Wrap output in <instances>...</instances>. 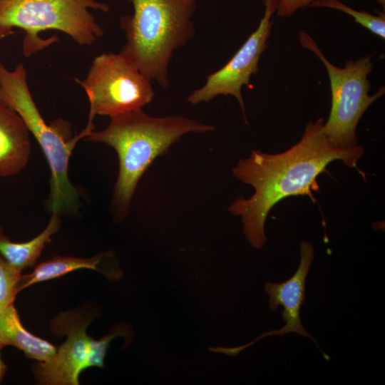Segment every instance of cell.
Here are the masks:
<instances>
[{"label":"cell","mask_w":385,"mask_h":385,"mask_svg":"<svg viewBox=\"0 0 385 385\" xmlns=\"http://www.w3.org/2000/svg\"><path fill=\"white\" fill-rule=\"evenodd\" d=\"M324 118L309 122L299 141L288 150L270 154L254 150L232 168L233 175L253 187L250 197L237 198L228 211L241 217L244 234L250 244L261 249L267 241L266 219L272 208L289 196L307 195L312 201V190L318 189L317 178L334 160L356 168L364 148L355 145L342 148L328 139Z\"/></svg>","instance_id":"obj_1"},{"label":"cell","mask_w":385,"mask_h":385,"mask_svg":"<svg viewBox=\"0 0 385 385\" xmlns=\"http://www.w3.org/2000/svg\"><path fill=\"white\" fill-rule=\"evenodd\" d=\"M215 128L183 115L153 117L142 109L111 118L107 128L90 133L85 139L103 143L117 153L119 173L113 206L117 215L128 213L133 196L144 173L159 156L188 133H205Z\"/></svg>","instance_id":"obj_2"},{"label":"cell","mask_w":385,"mask_h":385,"mask_svg":"<svg viewBox=\"0 0 385 385\" xmlns=\"http://www.w3.org/2000/svg\"><path fill=\"white\" fill-rule=\"evenodd\" d=\"M127 1L133 14L120 20L126 36L120 53L148 80L167 88L173 51L194 35L191 16L197 0Z\"/></svg>","instance_id":"obj_3"},{"label":"cell","mask_w":385,"mask_h":385,"mask_svg":"<svg viewBox=\"0 0 385 385\" xmlns=\"http://www.w3.org/2000/svg\"><path fill=\"white\" fill-rule=\"evenodd\" d=\"M0 101L21 116L45 155L51 173L50 210L58 214L76 211L79 195L68 178L69 160L78 142L93 131V121H88L85 128L74 136L71 124L66 120L58 118L46 123L29 91L22 63L9 71L0 63Z\"/></svg>","instance_id":"obj_4"},{"label":"cell","mask_w":385,"mask_h":385,"mask_svg":"<svg viewBox=\"0 0 385 385\" xmlns=\"http://www.w3.org/2000/svg\"><path fill=\"white\" fill-rule=\"evenodd\" d=\"M90 9L108 12L109 6L97 0H0V40L14 34V28L24 30L26 56L55 42L39 38V32L49 29L90 46L104 34Z\"/></svg>","instance_id":"obj_5"},{"label":"cell","mask_w":385,"mask_h":385,"mask_svg":"<svg viewBox=\"0 0 385 385\" xmlns=\"http://www.w3.org/2000/svg\"><path fill=\"white\" fill-rule=\"evenodd\" d=\"M302 46L310 50L322 61L327 68L330 81L332 105L329 118L324 123V130L334 145L349 148L357 145L356 130L360 118L367 108L384 94L381 87L369 95L372 55L356 61H349L344 67L333 65L324 56L314 40L304 31L299 33Z\"/></svg>","instance_id":"obj_6"},{"label":"cell","mask_w":385,"mask_h":385,"mask_svg":"<svg viewBox=\"0 0 385 385\" xmlns=\"http://www.w3.org/2000/svg\"><path fill=\"white\" fill-rule=\"evenodd\" d=\"M75 81L86 93L90 104L88 121L98 115L111 118L140 110L155 96L150 81L120 53L96 56L86 78Z\"/></svg>","instance_id":"obj_7"},{"label":"cell","mask_w":385,"mask_h":385,"mask_svg":"<svg viewBox=\"0 0 385 385\" xmlns=\"http://www.w3.org/2000/svg\"><path fill=\"white\" fill-rule=\"evenodd\" d=\"M90 321L89 318L74 312L61 313L53 319V330L68 337L52 358L38 362L34 366L40 384L78 385L79 375L83 370L91 366H103L107 349L116 334L99 340L93 339L86 333Z\"/></svg>","instance_id":"obj_8"},{"label":"cell","mask_w":385,"mask_h":385,"mask_svg":"<svg viewBox=\"0 0 385 385\" xmlns=\"http://www.w3.org/2000/svg\"><path fill=\"white\" fill-rule=\"evenodd\" d=\"M277 0H264L265 12L257 29L248 37L239 50L221 68L207 76L205 84L188 97L192 105L208 102L219 95L236 98L243 113L245 106L242 87L250 86V77L258 71L262 53L267 48Z\"/></svg>","instance_id":"obj_9"},{"label":"cell","mask_w":385,"mask_h":385,"mask_svg":"<svg viewBox=\"0 0 385 385\" xmlns=\"http://www.w3.org/2000/svg\"><path fill=\"white\" fill-rule=\"evenodd\" d=\"M300 262L294 274L287 281L277 283L268 282L265 289L269 296V308L275 311L282 307L281 312L284 326L278 330L264 333L263 336L279 335L281 337L294 332L311 339L318 348L317 342L303 327L299 310L305 300V282L314 259V247L307 241L300 244Z\"/></svg>","instance_id":"obj_10"},{"label":"cell","mask_w":385,"mask_h":385,"mask_svg":"<svg viewBox=\"0 0 385 385\" xmlns=\"http://www.w3.org/2000/svg\"><path fill=\"white\" fill-rule=\"evenodd\" d=\"M29 131L21 116L0 101V176L21 171L31 153Z\"/></svg>","instance_id":"obj_11"},{"label":"cell","mask_w":385,"mask_h":385,"mask_svg":"<svg viewBox=\"0 0 385 385\" xmlns=\"http://www.w3.org/2000/svg\"><path fill=\"white\" fill-rule=\"evenodd\" d=\"M0 343L24 351L30 359L43 362L53 356L56 346L28 332L22 325L14 303L0 312Z\"/></svg>","instance_id":"obj_12"},{"label":"cell","mask_w":385,"mask_h":385,"mask_svg":"<svg viewBox=\"0 0 385 385\" xmlns=\"http://www.w3.org/2000/svg\"><path fill=\"white\" fill-rule=\"evenodd\" d=\"M59 214L52 212L46 228L33 239L24 242H12L0 227V255L14 268L21 272L33 267L46 243L60 229Z\"/></svg>","instance_id":"obj_13"},{"label":"cell","mask_w":385,"mask_h":385,"mask_svg":"<svg viewBox=\"0 0 385 385\" xmlns=\"http://www.w3.org/2000/svg\"><path fill=\"white\" fill-rule=\"evenodd\" d=\"M106 255L100 254L89 258L56 256L38 264L31 273L21 275L19 292L34 284L56 279L75 270L91 269L101 271L98 265Z\"/></svg>","instance_id":"obj_14"},{"label":"cell","mask_w":385,"mask_h":385,"mask_svg":"<svg viewBox=\"0 0 385 385\" xmlns=\"http://www.w3.org/2000/svg\"><path fill=\"white\" fill-rule=\"evenodd\" d=\"M312 7H327L343 11L352 17L356 23L366 28L380 38H385V14L380 13L379 16L371 14L366 11H357L344 4L339 0H318L310 4Z\"/></svg>","instance_id":"obj_15"},{"label":"cell","mask_w":385,"mask_h":385,"mask_svg":"<svg viewBox=\"0 0 385 385\" xmlns=\"http://www.w3.org/2000/svg\"><path fill=\"white\" fill-rule=\"evenodd\" d=\"M21 272L0 255V312L14 303L19 292Z\"/></svg>","instance_id":"obj_16"},{"label":"cell","mask_w":385,"mask_h":385,"mask_svg":"<svg viewBox=\"0 0 385 385\" xmlns=\"http://www.w3.org/2000/svg\"><path fill=\"white\" fill-rule=\"evenodd\" d=\"M316 1L318 0H277L276 11L279 16H290L298 9L306 7Z\"/></svg>","instance_id":"obj_17"},{"label":"cell","mask_w":385,"mask_h":385,"mask_svg":"<svg viewBox=\"0 0 385 385\" xmlns=\"http://www.w3.org/2000/svg\"><path fill=\"white\" fill-rule=\"evenodd\" d=\"M4 346H2V344L0 343V382L2 381L3 379V377L4 376V374L6 372V365L4 363V361H2L1 359V349L3 348Z\"/></svg>","instance_id":"obj_18"}]
</instances>
